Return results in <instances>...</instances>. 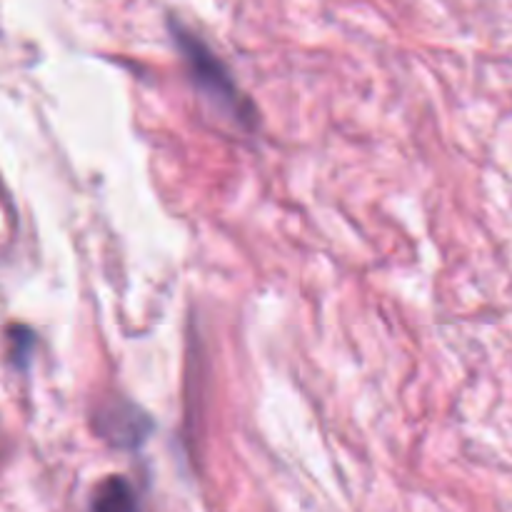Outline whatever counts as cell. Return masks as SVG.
Listing matches in <instances>:
<instances>
[{
	"instance_id": "obj_1",
	"label": "cell",
	"mask_w": 512,
	"mask_h": 512,
	"mask_svg": "<svg viewBox=\"0 0 512 512\" xmlns=\"http://www.w3.org/2000/svg\"><path fill=\"white\" fill-rule=\"evenodd\" d=\"M175 38L180 40V48H183L185 58H188L190 70H193V78L198 80L210 95H215V98H220L223 103H228L230 108H238V100H235V95L238 93H235L233 80H230V75L225 73L223 63H220L208 48H205L203 40L193 38V35L183 33V30H178Z\"/></svg>"
},
{
	"instance_id": "obj_2",
	"label": "cell",
	"mask_w": 512,
	"mask_h": 512,
	"mask_svg": "<svg viewBox=\"0 0 512 512\" xmlns=\"http://www.w3.org/2000/svg\"><path fill=\"white\" fill-rule=\"evenodd\" d=\"M90 512H140L138 493L128 480L113 475L95 488Z\"/></svg>"
},
{
	"instance_id": "obj_3",
	"label": "cell",
	"mask_w": 512,
	"mask_h": 512,
	"mask_svg": "<svg viewBox=\"0 0 512 512\" xmlns=\"http://www.w3.org/2000/svg\"><path fill=\"white\" fill-rule=\"evenodd\" d=\"M8 358L15 368L23 370L30 363V355L35 350V335L33 330L25 325H10L8 328Z\"/></svg>"
}]
</instances>
